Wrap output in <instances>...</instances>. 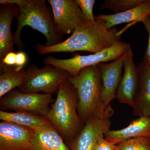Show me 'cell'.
Here are the masks:
<instances>
[{"instance_id": "6da1fadb", "label": "cell", "mask_w": 150, "mask_h": 150, "mask_svg": "<svg viewBox=\"0 0 150 150\" xmlns=\"http://www.w3.org/2000/svg\"><path fill=\"white\" fill-rule=\"evenodd\" d=\"M93 23L85 21L75 27L72 35L67 40L53 46L41 43L35 45V49L39 54L83 51L96 54L110 48L121 40L122 33L116 28L108 29L104 21L96 17Z\"/></svg>"}, {"instance_id": "7a4b0ae2", "label": "cell", "mask_w": 150, "mask_h": 150, "mask_svg": "<svg viewBox=\"0 0 150 150\" xmlns=\"http://www.w3.org/2000/svg\"><path fill=\"white\" fill-rule=\"evenodd\" d=\"M69 78L59 86L56 99L46 116L68 146L85 125L78 113L76 90Z\"/></svg>"}, {"instance_id": "3957f363", "label": "cell", "mask_w": 150, "mask_h": 150, "mask_svg": "<svg viewBox=\"0 0 150 150\" xmlns=\"http://www.w3.org/2000/svg\"><path fill=\"white\" fill-rule=\"evenodd\" d=\"M16 18L18 25L14 40L20 51L25 47L21 35L25 26L42 33L46 39V46H54L62 42L64 34L55 23L52 8L46 5L45 0H25L19 6V13Z\"/></svg>"}, {"instance_id": "277c9868", "label": "cell", "mask_w": 150, "mask_h": 150, "mask_svg": "<svg viewBox=\"0 0 150 150\" xmlns=\"http://www.w3.org/2000/svg\"><path fill=\"white\" fill-rule=\"evenodd\" d=\"M77 93V111L84 124L89 118L103 115L105 108L101 99L102 83L98 65L83 69L75 77L69 78Z\"/></svg>"}, {"instance_id": "5b68a950", "label": "cell", "mask_w": 150, "mask_h": 150, "mask_svg": "<svg viewBox=\"0 0 150 150\" xmlns=\"http://www.w3.org/2000/svg\"><path fill=\"white\" fill-rule=\"evenodd\" d=\"M131 48L130 44L118 41L110 48L88 55H75L70 59H59L52 56L43 60L45 65H51L66 71L71 76H77L83 69L95 66L100 63L113 61L123 56Z\"/></svg>"}, {"instance_id": "8992f818", "label": "cell", "mask_w": 150, "mask_h": 150, "mask_svg": "<svg viewBox=\"0 0 150 150\" xmlns=\"http://www.w3.org/2000/svg\"><path fill=\"white\" fill-rule=\"evenodd\" d=\"M25 75L24 83L18 88L20 91L51 94L57 93L60 85L71 76L66 71L51 65L39 68L31 65L25 70Z\"/></svg>"}, {"instance_id": "52a82bcc", "label": "cell", "mask_w": 150, "mask_h": 150, "mask_svg": "<svg viewBox=\"0 0 150 150\" xmlns=\"http://www.w3.org/2000/svg\"><path fill=\"white\" fill-rule=\"evenodd\" d=\"M54 101L51 94L24 93L15 89L1 98L0 108L5 111H25L46 117Z\"/></svg>"}, {"instance_id": "ba28073f", "label": "cell", "mask_w": 150, "mask_h": 150, "mask_svg": "<svg viewBox=\"0 0 150 150\" xmlns=\"http://www.w3.org/2000/svg\"><path fill=\"white\" fill-rule=\"evenodd\" d=\"M113 112L109 105L101 116L89 118L80 133L68 145L70 150H94L100 136L110 130V118Z\"/></svg>"}, {"instance_id": "9c48e42d", "label": "cell", "mask_w": 150, "mask_h": 150, "mask_svg": "<svg viewBox=\"0 0 150 150\" xmlns=\"http://www.w3.org/2000/svg\"><path fill=\"white\" fill-rule=\"evenodd\" d=\"M53 11L54 22L64 34L73 33L75 27L83 21L76 0H48Z\"/></svg>"}, {"instance_id": "30bf717a", "label": "cell", "mask_w": 150, "mask_h": 150, "mask_svg": "<svg viewBox=\"0 0 150 150\" xmlns=\"http://www.w3.org/2000/svg\"><path fill=\"white\" fill-rule=\"evenodd\" d=\"M35 130L15 123H0V150H28Z\"/></svg>"}, {"instance_id": "8fae6325", "label": "cell", "mask_w": 150, "mask_h": 150, "mask_svg": "<svg viewBox=\"0 0 150 150\" xmlns=\"http://www.w3.org/2000/svg\"><path fill=\"white\" fill-rule=\"evenodd\" d=\"M125 56V54L110 63L98 64L101 72L102 83L101 99L105 108L116 98L117 91L123 75Z\"/></svg>"}, {"instance_id": "7c38bea8", "label": "cell", "mask_w": 150, "mask_h": 150, "mask_svg": "<svg viewBox=\"0 0 150 150\" xmlns=\"http://www.w3.org/2000/svg\"><path fill=\"white\" fill-rule=\"evenodd\" d=\"M131 48L125 54L123 73L117 91L118 102L132 107L138 84V67L134 63Z\"/></svg>"}, {"instance_id": "4fadbf2b", "label": "cell", "mask_w": 150, "mask_h": 150, "mask_svg": "<svg viewBox=\"0 0 150 150\" xmlns=\"http://www.w3.org/2000/svg\"><path fill=\"white\" fill-rule=\"evenodd\" d=\"M138 69V84L132 108L134 115L150 117V66L140 63Z\"/></svg>"}, {"instance_id": "5bb4252c", "label": "cell", "mask_w": 150, "mask_h": 150, "mask_svg": "<svg viewBox=\"0 0 150 150\" xmlns=\"http://www.w3.org/2000/svg\"><path fill=\"white\" fill-rule=\"evenodd\" d=\"M104 137L106 141L115 145L134 138L150 139V117H139L125 128L108 130L105 133Z\"/></svg>"}, {"instance_id": "9a60e30c", "label": "cell", "mask_w": 150, "mask_h": 150, "mask_svg": "<svg viewBox=\"0 0 150 150\" xmlns=\"http://www.w3.org/2000/svg\"><path fill=\"white\" fill-rule=\"evenodd\" d=\"M19 13V7L10 4L0 5V62L7 54L14 51V35L11 30L14 18Z\"/></svg>"}, {"instance_id": "2e32d148", "label": "cell", "mask_w": 150, "mask_h": 150, "mask_svg": "<svg viewBox=\"0 0 150 150\" xmlns=\"http://www.w3.org/2000/svg\"><path fill=\"white\" fill-rule=\"evenodd\" d=\"M28 150H70L62 136L52 124L35 130Z\"/></svg>"}, {"instance_id": "e0dca14e", "label": "cell", "mask_w": 150, "mask_h": 150, "mask_svg": "<svg viewBox=\"0 0 150 150\" xmlns=\"http://www.w3.org/2000/svg\"><path fill=\"white\" fill-rule=\"evenodd\" d=\"M150 16V0L131 9L120 13L109 15L100 14L96 16L105 22V27L110 29L114 26L127 23L142 22L144 20Z\"/></svg>"}, {"instance_id": "ac0fdd59", "label": "cell", "mask_w": 150, "mask_h": 150, "mask_svg": "<svg viewBox=\"0 0 150 150\" xmlns=\"http://www.w3.org/2000/svg\"><path fill=\"white\" fill-rule=\"evenodd\" d=\"M0 119L35 130L51 123L45 116L25 111L9 112L0 110Z\"/></svg>"}, {"instance_id": "d6986e66", "label": "cell", "mask_w": 150, "mask_h": 150, "mask_svg": "<svg viewBox=\"0 0 150 150\" xmlns=\"http://www.w3.org/2000/svg\"><path fill=\"white\" fill-rule=\"evenodd\" d=\"M3 72L0 76V98L4 96L16 88H19L24 83L25 75L24 69L17 70L16 67L0 65Z\"/></svg>"}, {"instance_id": "ffe728a7", "label": "cell", "mask_w": 150, "mask_h": 150, "mask_svg": "<svg viewBox=\"0 0 150 150\" xmlns=\"http://www.w3.org/2000/svg\"><path fill=\"white\" fill-rule=\"evenodd\" d=\"M146 0H105L100 6L99 9H104L113 11L115 13L123 12L140 5Z\"/></svg>"}, {"instance_id": "44dd1931", "label": "cell", "mask_w": 150, "mask_h": 150, "mask_svg": "<svg viewBox=\"0 0 150 150\" xmlns=\"http://www.w3.org/2000/svg\"><path fill=\"white\" fill-rule=\"evenodd\" d=\"M118 150H150V139L134 138L117 145Z\"/></svg>"}, {"instance_id": "7402d4cb", "label": "cell", "mask_w": 150, "mask_h": 150, "mask_svg": "<svg viewBox=\"0 0 150 150\" xmlns=\"http://www.w3.org/2000/svg\"><path fill=\"white\" fill-rule=\"evenodd\" d=\"M80 9L83 21L88 23H93L96 21L94 16L93 8L95 0H76Z\"/></svg>"}, {"instance_id": "603a6c76", "label": "cell", "mask_w": 150, "mask_h": 150, "mask_svg": "<svg viewBox=\"0 0 150 150\" xmlns=\"http://www.w3.org/2000/svg\"><path fill=\"white\" fill-rule=\"evenodd\" d=\"M142 23L144 24L145 29L147 31L149 34L147 46L145 51L142 63L145 66H150V16L145 18Z\"/></svg>"}, {"instance_id": "cb8c5ba5", "label": "cell", "mask_w": 150, "mask_h": 150, "mask_svg": "<svg viewBox=\"0 0 150 150\" xmlns=\"http://www.w3.org/2000/svg\"><path fill=\"white\" fill-rule=\"evenodd\" d=\"M104 135L99 137L94 150H118L117 145L113 144L105 139Z\"/></svg>"}, {"instance_id": "d4e9b609", "label": "cell", "mask_w": 150, "mask_h": 150, "mask_svg": "<svg viewBox=\"0 0 150 150\" xmlns=\"http://www.w3.org/2000/svg\"><path fill=\"white\" fill-rule=\"evenodd\" d=\"M28 61L27 54L24 51H19L16 53V64L15 67L17 70H21L24 69L25 65Z\"/></svg>"}, {"instance_id": "484cf974", "label": "cell", "mask_w": 150, "mask_h": 150, "mask_svg": "<svg viewBox=\"0 0 150 150\" xmlns=\"http://www.w3.org/2000/svg\"><path fill=\"white\" fill-rule=\"evenodd\" d=\"M16 53L15 51L10 52L6 54L1 62L0 65L7 67H15L16 64Z\"/></svg>"}, {"instance_id": "4316f807", "label": "cell", "mask_w": 150, "mask_h": 150, "mask_svg": "<svg viewBox=\"0 0 150 150\" xmlns=\"http://www.w3.org/2000/svg\"><path fill=\"white\" fill-rule=\"evenodd\" d=\"M25 0H0L1 4H10L20 6L24 2Z\"/></svg>"}, {"instance_id": "83f0119b", "label": "cell", "mask_w": 150, "mask_h": 150, "mask_svg": "<svg viewBox=\"0 0 150 150\" xmlns=\"http://www.w3.org/2000/svg\"></svg>"}]
</instances>
